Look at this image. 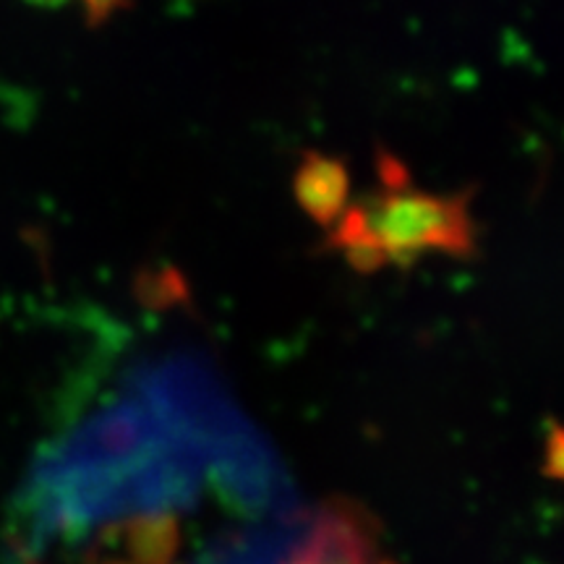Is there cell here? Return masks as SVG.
<instances>
[{
  "label": "cell",
  "instance_id": "obj_1",
  "mask_svg": "<svg viewBox=\"0 0 564 564\" xmlns=\"http://www.w3.org/2000/svg\"><path fill=\"white\" fill-rule=\"evenodd\" d=\"M335 241L366 270L387 259L405 262L423 251L468 249L470 225L460 199H440L394 183L366 207L352 209Z\"/></svg>",
  "mask_w": 564,
  "mask_h": 564
},
{
  "label": "cell",
  "instance_id": "obj_2",
  "mask_svg": "<svg viewBox=\"0 0 564 564\" xmlns=\"http://www.w3.org/2000/svg\"><path fill=\"white\" fill-rule=\"evenodd\" d=\"M303 564H379L373 560V546L366 528L358 523L356 514L343 512L335 531L324 541V546L312 560Z\"/></svg>",
  "mask_w": 564,
  "mask_h": 564
},
{
  "label": "cell",
  "instance_id": "obj_3",
  "mask_svg": "<svg viewBox=\"0 0 564 564\" xmlns=\"http://www.w3.org/2000/svg\"><path fill=\"white\" fill-rule=\"evenodd\" d=\"M345 173L333 162L314 160L312 165L303 167L299 178V192L301 199L306 202V207L314 212L316 217L327 220L329 215H335L345 199Z\"/></svg>",
  "mask_w": 564,
  "mask_h": 564
}]
</instances>
